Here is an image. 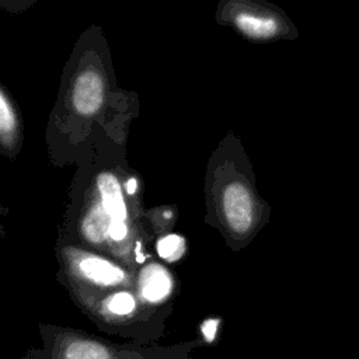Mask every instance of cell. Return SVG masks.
I'll use <instances>...</instances> for the list:
<instances>
[{"instance_id":"1","label":"cell","mask_w":359,"mask_h":359,"mask_svg":"<svg viewBox=\"0 0 359 359\" xmlns=\"http://www.w3.org/2000/svg\"><path fill=\"white\" fill-rule=\"evenodd\" d=\"M139 112L137 94L118 84L102 28L91 24L80 34L63 67L49 114L45 144L50 164L77 165L104 135L130 126Z\"/></svg>"},{"instance_id":"2","label":"cell","mask_w":359,"mask_h":359,"mask_svg":"<svg viewBox=\"0 0 359 359\" xmlns=\"http://www.w3.org/2000/svg\"><path fill=\"white\" fill-rule=\"evenodd\" d=\"M129 128L104 135L77 163L72 184L87 191L101 208L108 223L109 257L136 271L154 257V238L144 222L143 201L132 199L125 189V178L132 168Z\"/></svg>"},{"instance_id":"3","label":"cell","mask_w":359,"mask_h":359,"mask_svg":"<svg viewBox=\"0 0 359 359\" xmlns=\"http://www.w3.org/2000/svg\"><path fill=\"white\" fill-rule=\"evenodd\" d=\"M205 223L216 229L231 251L245 248L271 217V205L258 194L248 154L233 132L212 151L205 172Z\"/></svg>"},{"instance_id":"4","label":"cell","mask_w":359,"mask_h":359,"mask_svg":"<svg viewBox=\"0 0 359 359\" xmlns=\"http://www.w3.org/2000/svg\"><path fill=\"white\" fill-rule=\"evenodd\" d=\"M41 345L28 349L21 359H194L208 341L198 337L174 344L112 342L87 330L41 323Z\"/></svg>"},{"instance_id":"5","label":"cell","mask_w":359,"mask_h":359,"mask_svg":"<svg viewBox=\"0 0 359 359\" xmlns=\"http://www.w3.org/2000/svg\"><path fill=\"white\" fill-rule=\"evenodd\" d=\"M55 252L59 283L77 307L115 290L135 287L136 271L108 255L57 240Z\"/></svg>"},{"instance_id":"6","label":"cell","mask_w":359,"mask_h":359,"mask_svg":"<svg viewBox=\"0 0 359 359\" xmlns=\"http://www.w3.org/2000/svg\"><path fill=\"white\" fill-rule=\"evenodd\" d=\"M215 20L233 28L251 42H276L299 38V31L287 14L266 0H220Z\"/></svg>"},{"instance_id":"7","label":"cell","mask_w":359,"mask_h":359,"mask_svg":"<svg viewBox=\"0 0 359 359\" xmlns=\"http://www.w3.org/2000/svg\"><path fill=\"white\" fill-rule=\"evenodd\" d=\"M135 290L146 309L168 320L174 313L178 278L168 265L153 257L136 269Z\"/></svg>"},{"instance_id":"8","label":"cell","mask_w":359,"mask_h":359,"mask_svg":"<svg viewBox=\"0 0 359 359\" xmlns=\"http://www.w3.org/2000/svg\"><path fill=\"white\" fill-rule=\"evenodd\" d=\"M24 119L17 101L0 81V156L15 160L24 144Z\"/></svg>"},{"instance_id":"9","label":"cell","mask_w":359,"mask_h":359,"mask_svg":"<svg viewBox=\"0 0 359 359\" xmlns=\"http://www.w3.org/2000/svg\"><path fill=\"white\" fill-rule=\"evenodd\" d=\"M153 251L158 261L165 265L177 264L187 257L188 252V241L185 236L171 231L154 238Z\"/></svg>"},{"instance_id":"10","label":"cell","mask_w":359,"mask_h":359,"mask_svg":"<svg viewBox=\"0 0 359 359\" xmlns=\"http://www.w3.org/2000/svg\"><path fill=\"white\" fill-rule=\"evenodd\" d=\"M177 220H178V208L172 203L158 205L144 210V222L153 238H157L163 234L174 231Z\"/></svg>"},{"instance_id":"11","label":"cell","mask_w":359,"mask_h":359,"mask_svg":"<svg viewBox=\"0 0 359 359\" xmlns=\"http://www.w3.org/2000/svg\"><path fill=\"white\" fill-rule=\"evenodd\" d=\"M6 215H7V209H4V208L0 206V237H1V238H4V237H6V233H7L6 226H4V223H3V217H4Z\"/></svg>"}]
</instances>
